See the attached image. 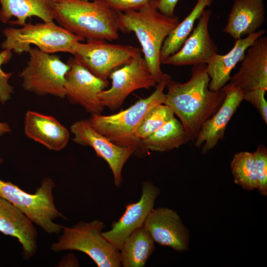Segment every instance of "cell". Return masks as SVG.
<instances>
[{"label":"cell","instance_id":"cb8c5ba5","mask_svg":"<svg viewBox=\"0 0 267 267\" xmlns=\"http://www.w3.org/2000/svg\"><path fill=\"white\" fill-rule=\"evenodd\" d=\"M189 138L180 121L174 117L151 135L141 139L142 145L149 151L165 152L186 143Z\"/></svg>","mask_w":267,"mask_h":267},{"label":"cell","instance_id":"484cf974","mask_svg":"<svg viewBox=\"0 0 267 267\" xmlns=\"http://www.w3.org/2000/svg\"><path fill=\"white\" fill-rule=\"evenodd\" d=\"M230 168L236 184L248 191L257 188L258 182L253 153L242 151L235 154Z\"/></svg>","mask_w":267,"mask_h":267},{"label":"cell","instance_id":"4fadbf2b","mask_svg":"<svg viewBox=\"0 0 267 267\" xmlns=\"http://www.w3.org/2000/svg\"><path fill=\"white\" fill-rule=\"evenodd\" d=\"M160 189L151 181L142 182L139 200L125 206L122 216L113 221L110 230L102 232V236L119 250L127 237L135 229L143 226L154 208Z\"/></svg>","mask_w":267,"mask_h":267},{"label":"cell","instance_id":"ffe728a7","mask_svg":"<svg viewBox=\"0 0 267 267\" xmlns=\"http://www.w3.org/2000/svg\"><path fill=\"white\" fill-rule=\"evenodd\" d=\"M266 30L257 32L235 40L233 47L227 53L216 54L206 64L210 77L209 89L213 91L221 89L230 81V74L236 65L243 59L247 49Z\"/></svg>","mask_w":267,"mask_h":267},{"label":"cell","instance_id":"83f0119b","mask_svg":"<svg viewBox=\"0 0 267 267\" xmlns=\"http://www.w3.org/2000/svg\"><path fill=\"white\" fill-rule=\"evenodd\" d=\"M255 160L257 178V187L261 195H267V149L263 145H259L253 152Z\"/></svg>","mask_w":267,"mask_h":267},{"label":"cell","instance_id":"9c48e42d","mask_svg":"<svg viewBox=\"0 0 267 267\" xmlns=\"http://www.w3.org/2000/svg\"><path fill=\"white\" fill-rule=\"evenodd\" d=\"M141 49L134 46L113 44L105 40L77 42L70 53L91 73L108 80L110 74L117 67L129 63Z\"/></svg>","mask_w":267,"mask_h":267},{"label":"cell","instance_id":"6da1fadb","mask_svg":"<svg viewBox=\"0 0 267 267\" xmlns=\"http://www.w3.org/2000/svg\"><path fill=\"white\" fill-rule=\"evenodd\" d=\"M210 80L206 64H198L193 66L188 81L181 83L171 79L166 86L164 104L179 118L193 142L202 125L216 112L225 97L222 89L218 91L209 89Z\"/></svg>","mask_w":267,"mask_h":267},{"label":"cell","instance_id":"44dd1931","mask_svg":"<svg viewBox=\"0 0 267 267\" xmlns=\"http://www.w3.org/2000/svg\"><path fill=\"white\" fill-rule=\"evenodd\" d=\"M265 15L264 0H234L223 31L239 39L259 31Z\"/></svg>","mask_w":267,"mask_h":267},{"label":"cell","instance_id":"1f68e13d","mask_svg":"<svg viewBox=\"0 0 267 267\" xmlns=\"http://www.w3.org/2000/svg\"><path fill=\"white\" fill-rule=\"evenodd\" d=\"M179 0H156V6L161 13L170 17L175 16V7Z\"/></svg>","mask_w":267,"mask_h":267},{"label":"cell","instance_id":"d4e9b609","mask_svg":"<svg viewBox=\"0 0 267 267\" xmlns=\"http://www.w3.org/2000/svg\"><path fill=\"white\" fill-rule=\"evenodd\" d=\"M214 0H197L187 16L176 26L165 40L160 52V61L177 52L194 28L195 22L202 15L206 7L211 5Z\"/></svg>","mask_w":267,"mask_h":267},{"label":"cell","instance_id":"3957f363","mask_svg":"<svg viewBox=\"0 0 267 267\" xmlns=\"http://www.w3.org/2000/svg\"><path fill=\"white\" fill-rule=\"evenodd\" d=\"M118 12L102 0H57L54 20L87 41L119 38Z\"/></svg>","mask_w":267,"mask_h":267},{"label":"cell","instance_id":"603a6c76","mask_svg":"<svg viewBox=\"0 0 267 267\" xmlns=\"http://www.w3.org/2000/svg\"><path fill=\"white\" fill-rule=\"evenodd\" d=\"M154 241L143 225L134 230L120 250L121 266L143 267L155 250Z\"/></svg>","mask_w":267,"mask_h":267},{"label":"cell","instance_id":"4316f807","mask_svg":"<svg viewBox=\"0 0 267 267\" xmlns=\"http://www.w3.org/2000/svg\"><path fill=\"white\" fill-rule=\"evenodd\" d=\"M175 117L172 109L164 104L152 107L145 115L136 131V136L140 140L148 137Z\"/></svg>","mask_w":267,"mask_h":267},{"label":"cell","instance_id":"8fae6325","mask_svg":"<svg viewBox=\"0 0 267 267\" xmlns=\"http://www.w3.org/2000/svg\"><path fill=\"white\" fill-rule=\"evenodd\" d=\"M67 63L70 68L65 76V97L91 114H101L104 107L98 95L108 87V80L98 78L74 57Z\"/></svg>","mask_w":267,"mask_h":267},{"label":"cell","instance_id":"e0dca14e","mask_svg":"<svg viewBox=\"0 0 267 267\" xmlns=\"http://www.w3.org/2000/svg\"><path fill=\"white\" fill-rule=\"evenodd\" d=\"M238 71L231 77V85L243 93L258 89L267 91V37L262 36L247 49Z\"/></svg>","mask_w":267,"mask_h":267},{"label":"cell","instance_id":"f546056e","mask_svg":"<svg viewBox=\"0 0 267 267\" xmlns=\"http://www.w3.org/2000/svg\"><path fill=\"white\" fill-rule=\"evenodd\" d=\"M267 91L264 89L246 92L244 93L243 100L250 102L259 112L264 122L267 123V102L265 98Z\"/></svg>","mask_w":267,"mask_h":267},{"label":"cell","instance_id":"2e32d148","mask_svg":"<svg viewBox=\"0 0 267 267\" xmlns=\"http://www.w3.org/2000/svg\"><path fill=\"white\" fill-rule=\"evenodd\" d=\"M224 99L216 112L202 125L194 144L206 154L213 149L224 135L227 125L243 100V92L228 84L222 88Z\"/></svg>","mask_w":267,"mask_h":267},{"label":"cell","instance_id":"4dcf8cb0","mask_svg":"<svg viewBox=\"0 0 267 267\" xmlns=\"http://www.w3.org/2000/svg\"><path fill=\"white\" fill-rule=\"evenodd\" d=\"M118 12L138 10L151 0H102Z\"/></svg>","mask_w":267,"mask_h":267},{"label":"cell","instance_id":"8992f818","mask_svg":"<svg viewBox=\"0 0 267 267\" xmlns=\"http://www.w3.org/2000/svg\"><path fill=\"white\" fill-rule=\"evenodd\" d=\"M104 222L94 220L79 222L72 227L63 226L62 234L51 248L54 252L77 250L89 256L98 267H121L120 250L102 235Z\"/></svg>","mask_w":267,"mask_h":267},{"label":"cell","instance_id":"d6986e66","mask_svg":"<svg viewBox=\"0 0 267 267\" xmlns=\"http://www.w3.org/2000/svg\"><path fill=\"white\" fill-rule=\"evenodd\" d=\"M24 131L28 138L52 151L64 149L70 139L69 131L56 118L32 110L25 113Z\"/></svg>","mask_w":267,"mask_h":267},{"label":"cell","instance_id":"7a4b0ae2","mask_svg":"<svg viewBox=\"0 0 267 267\" xmlns=\"http://www.w3.org/2000/svg\"><path fill=\"white\" fill-rule=\"evenodd\" d=\"M179 22L177 16L170 17L159 12L156 0H151L138 10L118 13L120 32L134 33L146 63L157 83L164 74L160 61L162 45Z\"/></svg>","mask_w":267,"mask_h":267},{"label":"cell","instance_id":"52a82bcc","mask_svg":"<svg viewBox=\"0 0 267 267\" xmlns=\"http://www.w3.org/2000/svg\"><path fill=\"white\" fill-rule=\"evenodd\" d=\"M2 162L0 158V163ZM54 186V181L45 178L36 192L31 194L10 181L0 179V197L14 205L46 232L56 234L61 232L64 226L54 220L64 217L54 204L52 194Z\"/></svg>","mask_w":267,"mask_h":267},{"label":"cell","instance_id":"277c9868","mask_svg":"<svg viewBox=\"0 0 267 267\" xmlns=\"http://www.w3.org/2000/svg\"><path fill=\"white\" fill-rule=\"evenodd\" d=\"M171 77L164 73L151 95L140 99L128 108L109 115L91 114L87 119L90 126L114 144L128 147L134 151L138 157L148 153L143 148L141 140L136 136V131L146 113L154 106L164 104L166 95L164 89Z\"/></svg>","mask_w":267,"mask_h":267},{"label":"cell","instance_id":"30bf717a","mask_svg":"<svg viewBox=\"0 0 267 267\" xmlns=\"http://www.w3.org/2000/svg\"><path fill=\"white\" fill-rule=\"evenodd\" d=\"M142 52L137 53L128 64L110 74L111 86L98 95L100 103L111 110L120 108L134 91L155 87L157 83L151 75Z\"/></svg>","mask_w":267,"mask_h":267},{"label":"cell","instance_id":"ac0fdd59","mask_svg":"<svg viewBox=\"0 0 267 267\" xmlns=\"http://www.w3.org/2000/svg\"><path fill=\"white\" fill-rule=\"evenodd\" d=\"M0 232L18 239L25 260L36 253L38 232L34 223L18 208L0 197Z\"/></svg>","mask_w":267,"mask_h":267},{"label":"cell","instance_id":"7c38bea8","mask_svg":"<svg viewBox=\"0 0 267 267\" xmlns=\"http://www.w3.org/2000/svg\"><path fill=\"white\" fill-rule=\"evenodd\" d=\"M72 140L80 145L92 147L99 157L104 159L112 171L115 185L122 183V170L134 151L128 147L117 145L94 130L87 120L74 122L70 127Z\"/></svg>","mask_w":267,"mask_h":267},{"label":"cell","instance_id":"d6a6232c","mask_svg":"<svg viewBox=\"0 0 267 267\" xmlns=\"http://www.w3.org/2000/svg\"><path fill=\"white\" fill-rule=\"evenodd\" d=\"M11 132V128L8 123L0 122V136Z\"/></svg>","mask_w":267,"mask_h":267},{"label":"cell","instance_id":"ba28073f","mask_svg":"<svg viewBox=\"0 0 267 267\" xmlns=\"http://www.w3.org/2000/svg\"><path fill=\"white\" fill-rule=\"evenodd\" d=\"M28 53L27 65L19 74L24 89L38 95L64 98L65 76L70 68L68 64L58 56L38 48L31 47Z\"/></svg>","mask_w":267,"mask_h":267},{"label":"cell","instance_id":"9a60e30c","mask_svg":"<svg viewBox=\"0 0 267 267\" xmlns=\"http://www.w3.org/2000/svg\"><path fill=\"white\" fill-rule=\"evenodd\" d=\"M143 226L155 242L178 252L189 249V231L174 210L153 208Z\"/></svg>","mask_w":267,"mask_h":267},{"label":"cell","instance_id":"5b68a950","mask_svg":"<svg viewBox=\"0 0 267 267\" xmlns=\"http://www.w3.org/2000/svg\"><path fill=\"white\" fill-rule=\"evenodd\" d=\"M2 50H9L21 54L27 52L34 45L41 51L48 53L58 52L70 53L73 45L85 39L57 25L54 21L35 24L26 23L21 28L4 29Z\"/></svg>","mask_w":267,"mask_h":267},{"label":"cell","instance_id":"5bb4252c","mask_svg":"<svg viewBox=\"0 0 267 267\" xmlns=\"http://www.w3.org/2000/svg\"><path fill=\"white\" fill-rule=\"evenodd\" d=\"M211 14V10L205 9L180 49L162 64L174 66L207 64L218 53V47L209 31Z\"/></svg>","mask_w":267,"mask_h":267},{"label":"cell","instance_id":"f1b7e54d","mask_svg":"<svg viewBox=\"0 0 267 267\" xmlns=\"http://www.w3.org/2000/svg\"><path fill=\"white\" fill-rule=\"evenodd\" d=\"M12 56V51L2 50L0 52V102L4 104L8 101L13 93L14 88L9 84L12 73L4 72L1 65L7 63Z\"/></svg>","mask_w":267,"mask_h":267},{"label":"cell","instance_id":"836d02e7","mask_svg":"<svg viewBox=\"0 0 267 267\" xmlns=\"http://www.w3.org/2000/svg\"></svg>","mask_w":267,"mask_h":267},{"label":"cell","instance_id":"7402d4cb","mask_svg":"<svg viewBox=\"0 0 267 267\" xmlns=\"http://www.w3.org/2000/svg\"><path fill=\"white\" fill-rule=\"evenodd\" d=\"M56 0H0V21L22 27L32 16L38 17L43 22L54 21Z\"/></svg>","mask_w":267,"mask_h":267}]
</instances>
